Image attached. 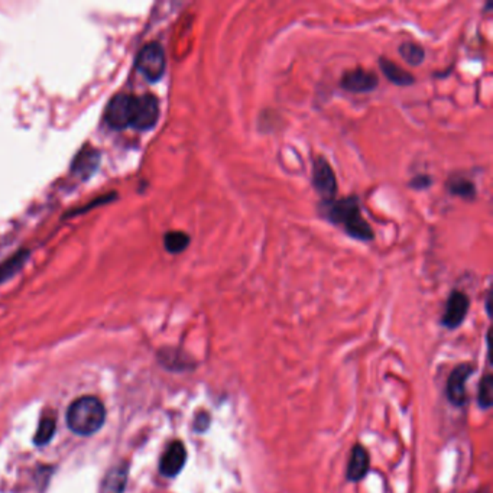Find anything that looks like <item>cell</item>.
I'll return each mask as SVG.
<instances>
[{
  "label": "cell",
  "mask_w": 493,
  "mask_h": 493,
  "mask_svg": "<svg viewBox=\"0 0 493 493\" xmlns=\"http://www.w3.org/2000/svg\"><path fill=\"white\" fill-rule=\"evenodd\" d=\"M323 217L336 226H341L344 233L349 234L352 239L360 242H372L375 233L366 219L362 216L359 199L356 195L346 197L341 200L323 202L318 206Z\"/></svg>",
  "instance_id": "cell-1"
},
{
  "label": "cell",
  "mask_w": 493,
  "mask_h": 493,
  "mask_svg": "<svg viewBox=\"0 0 493 493\" xmlns=\"http://www.w3.org/2000/svg\"><path fill=\"white\" fill-rule=\"evenodd\" d=\"M106 410L102 401L94 397H81L76 400L67 411V424L78 435H91L105 424Z\"/></svg>",
  "instance_id": "cell-2"
},
{
  "label": "cell",
  "mask_w": 493,
  "mask_h": 493,
  "mask_svg": "<svg viewBox=\"0 0 493 493\" xmlns=\"http://www.w3.org/2000/svg\"><path fill=\"white\" fill-rule=\"evenodd\" d=\"M137 70L150 81H158L162 78L167 67V58L164 48L158 42L146 43L137 56Z\"/></svg>",
  "instance_id": "cell-3"
},
{
  "label": "cell",
  "mask_w": 493,
  "mask_h": 493,
  "mask_svg": "<svg viewBox=\"0 0 493 493\" xmlns=\"http://www.w3.org/2000/svg\"><path fill=\"white\" fill-rule=\"evenodd\" d=\"M160 119V102L154 94L133 95L130 126L137 130L152 129Z\"/></svg>",
  "instance_id": "cell-4"
},
{
  "label": "cell",
  "mask_w": 493,
  "mask_h": 493,
  "mask_svg": "<svg viewBox=\"0 0 493 493\" xmlns=\"http://www.w3.org/2000/svg\"><path fill=\"white\" fill-rule=\"evenodd\" d=\"M313 185L317 194L323 199V202L334 200L336 192H337V180L331 165L323 157H318L314 161Z\"/></svg>",
  "instance_id": "cell-5"
},
{
  "label": "cell",
  "mask_w": 493,
  "mask_h": 493,
  "mask_svg": "<svg viewBox=\"0 0 493 493\" xmlns=\"http://www.w3.org/2000/svg\"><path fill=\"white\" fill-rule=\"evenodd\" d=\"M470 308V300L467 295L462 291H453L446 303L445 314H442L441 323L449 330H455L460 327L467 317Z\"/></svg>",
  "instance_id": "cell-6"
},
{
  "label": "cell",
  "mask_w": 493,
  "mask_h": 493,
  "mask_svg": "<svg viewBox=\"0 0 493 493\" xmlns=\"http://www.w3.org/2000/svg\"><path fill=\"white\" fill-rule=\"evenodd\" d=\"M132 110L133 95L118 94L112 98L106 109V122L115 129H125L130 126Z\"/></svg>",
  "instance_id": "cell-7"
},
{
  "label": "cell",
  "mask_w": 493,
  "mask_h": 493,
  "mask_svg": "<svg viewBox=\"0 0 493 493\" xmlns=\"http://www.w3.org/2000/svg\"><path fill=\"white\" fill-rule=\"evenodd\" d=\"M379 84L378 76L365 68H353L340 78V87L351 93H370Z\"/></svg>",
  "instance_id": "cell-8"
},
{
  "label": "cell",
  "mask_w": 493,
  "mask_h": 493,
  "mask_svg": "<svg viewBox=\"0 0 493 493\" xmlns=\"http://www.w3.org/2000/svg\"><path fill=\"white\" fill-rule=\"evenodd\" d=\"M473 368L467 363L457 366L447 382V397L456 407H462L466 403V382L472 375Z\"/></svg>",
  "instance_id": "cell-9"
},
{
  "label": "cell",
  "mask_w": 493,
  "mask_h": 493,
  "mask_svg": "<svg viewBox=\"0 0 493 493\" xmlns=\"http://www.w3.org/2000/svg\"><path fill=\"white\" fill-rule=\"evenodd\" d=\"M187 460V450L181 441H174L168 446L160 462V470L167 477L177 476Z\"/></svg>",
  "instance_id": "cell-10"
},
{
  "label": "cell",
  "mask_w": 493,
  "mask_h": 493,
  "mask_svg": "<svg viewBox=\"0 0 493 493\" xmlns=\"http://www.w3.org/2000/svg\"><path fill=\"white\" fill-rule=\"evenodd\" d=\"M379 67H380V71L383 73V76L392 84L401 85V87H408V85H412L415 83V77L411 73L401 68L398 64L390 61L386 57L379 58Z\"/></svg>",
  "instance_id": "cell-11"
},
{
  "label": "cell",
  "mask_w": 493,
  "mask_h": 493,
  "mask_svg": "<svg viewBox=\"0 0 493 493\" xmlns=\"http://www.w3.org/2000/svg\"><path fill=\"white\" fill-rule=\"evenodd\" d=\"M369 470V456L362 446H355L348 465V479L351 482L362 480Z\"/></svg>",
  "instance_id": "cell-12"
},
{
  "label": "cell",
  "mask_w": 493,
  "mask_h": 493,
  "mask_svg": "<svg viewBox=\"0 0 493 493\" xmlns=\"http://www.w3.org/2000/svg\"><path fill=\"white\" fill-rule=\"evenodd\" d=\"M98 162H100V155L95 150H84L76 157L73 162V172L87 178L95 171Z\"/></svg>",
  "instance_id": "cell-13"
},
{
  "label": "cell",
  "mask_w": 493,
  "mask_h": 493,
  "mask_svg": "<svg viewBox=\"0 0 493 493\" xmlns=\"http://www.w3.org/2000/svg\"><path fill=\"white\" fill-rule=\"evenodd\" d=\"M128 479V466L125 463L115 466L106 476L103 493H123Z\"/></svg>",
  "instance_id": "cell-14"
},
{
  "label": "cell",
  "mask_w": 493,
  "mask_h": 493,
  "mask_svg": "<svg viewBox=\"0 0 493 493\" xmlns=\"http://www.w3.org/2000/svg\"><path fill=\"white\" fill-rule=\"evenodd\" d=\"M446 187L450 194L456 197H462V199L473 200L476 197L474 184L465 177H453L449 182H446Z\"/></svg>",
  "instance_id": "cell-15"
},
{
  "label": "cell",
  "mask_w": 493,
  "mask_h": 493,
  "mask_svg": "<svg viewBox=\"0 0 493 493\" xmlns=\"http://www.w3.org/2000/svg\"><path fill=\"white\" fill-rule=\"evenodd\" d=\"M28 256L29 255L26 251H21L15 254L12 258L6 259L4 264H0V282H5L14 275H16L21 271V268L25 265Z\"/></svg>",
  "instance_id": "cell-16"
},
{
  "label": "cell",
  "mask_w": 493,
  "mask_h": 493,
  "mask_svg": "<svg viewBox=\"0 0 493 493\" xmlns=\"http://www.w3.org/2000/svg\"><path fill=\"white\" fill-rule=\"evenodd\" d=\"M400 54L401 57L412 67H418L424 63L425 60V51H424V48L415 42H411V41H407V42H403L400 45Z\"/></svg>",
  "instance_id": "cell-17"
},
{
  "label": "cell",
  "mask_w": 493,
  "mask_h": 493,
  "mask_svg": "<svg viewBox=\"0 0 493 493\" xmlns=\"http://www.w3.org/2000/svg\"><path fill=\"white\" fill-rule=\"evenodd\" d=\"M190 236L184 232H168L164 236V244L165 249L172 254V255H178L181 252H184L188 246H190Z\"/></svg>",
  "instance_id": "cell-18"
},
{
  "label": "cell",
  "mask_w": 493,
  "mask_h": 493,
  "mask_svg": "<svg viewBox=\"0 0 493 493\" xmlns=\"http://www.w3.org/2000/svg\"><path fill=\"white\" fill-rule=\"evenodd\" d=\"M56 432V418L51 415H46L41 420L36 435H35V445L36 446H43L46 442L51 441Z\"/></svg>",
  "instance_id": "cell-19"
},
{
  "label": "cell",
  "mask_w": 493,
  "mask_h": 493,
  "mask_svg": "<svg viewBox=\"0 0 493 493\" xmlns=\"http://www.w3.org/2000/svg\"><path fill=\"white\" fill-rule=\"evenodd\" d=\"M492 390H493V379L490 375H486L482 382H480V388H479V404L483 410H489L492 407Z\"/></svg>",
  "instance_id": "cell-20"
},
{
  "label": "cell",
  "mask_w": 493,
  "mask_h": 493,
  "mask_svg": "<svg viewBox=\"0 0 493 493\" xmlns=\"http://www.w3.org/2000/svg\"><path fill=\"white\" fill-rule=\"evenodd\" d=\"M408 185L412 188V190H417V191H422V190H427L432 185V178L427 174H420V175H415L410 182Z\"/></svg>",
  "instance_id": "cell-21"
}]
</instances>
